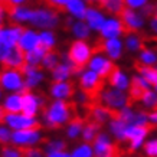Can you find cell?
Masks as SVG:
<instances>
[{
  "mask_svg": "<svg viewBox=\"0 0 157 157\" xmlns=\"http://www.w3.org/2000/svg\"><path fill=\"white\" fill-rule=\"evenodd\" d=\"M43 118L49 128H61L65 123L69 121L74 114H78V104L67 102L63 100H56L52 104L42 108Z\"/></svg>",
  "mask_w": 157,
  "mask_h": 157,
  "instance_id": "1",
  "label": "cell"
},
{
  "mask_svg": "<svg viewBox=\"0 0 157 157\" xmlns=\"http://www.w3.org/2000/svg\"><path fill=\"white\" fill-rule=\"evenodd\" d=\"M91 56H92V49L90 48V45L84 42L82 39L75 40L71 43L69 51H68V58L72 62L74 67V75L75 74H81L84 71V68L86 67V63L90 62Z\"/></svg>",
  "mask_w": 157,
  "mask_h": 157,
  "instance_id": "2",
  "label": "cell"
},
{
  "mask_svg": "<svg viewBox=\"0 0 157 157\" xmlns=\"http://www.w3.org/2000/svg\"><path fill=\"white\" fill-rule=\"evenodd\" d=\"M79 86H81V91H84L90 97L92 102L98 104V97L105 88V79L101 78L97 72L86 71L82 72L79 76Z\"/></svg>",
  "mask_w": 157,
  "mask_h": 157,
  "instance_id": "3",
  "label": "cell"
},
{
  "mask_svg": "<svg viewBox=\"0 0 157 157\" xmlns=\"http://www.w3.org/2000/svg\"><path fill=\"white\" fill-rule=\"evenodd\" d=\"M0 86L3 88V91H10V92H23L28 90L25 86L23 74L16 68L0 69Z\"/></svg>",
  "mask_w": 157,
  "mask_h": 157,
  "instance_id": "4",
  "label": "cell"
},
{
  "mask_svg": "<svg viewBox=\"0 0 157 157\" xmlns=\"http://www.w3.org/2000/svg\"><path fill=\"white\" fill-rule=\"evenodd\" d=\"M56 10L52 9H36L32 10L29 22L33 25L35 28H40V29H52L56 28L59 23V16H58Z\"/></svg>",
  "mask_w": 157,
  "mask_h": 157,
  "instance_id": "5",
  "label": "cell"
},
{
  "mask_svg": "<svg viewBox=\"0 0 157 157\" xmlns=\"http://www.w3.org/2000/svg\"><path fill=\"white\" fill-rule=\"evenodd\" d=\"M120 22H121V26H123V35H130L133 32H137L138 29L143 26V16L141 13H137L134 12L133 7H128V6L124 5V7L120 10Z\"/></svg>",
  "mask_w": 157,
  "mask_h": 157,
  "instance_id": "6",
  "label": "cell"
},
{
  "mask_svg": "<svg viewBox=\"0 0 157 157\" xmlns=\"http://www.w3.org/2000/svg\"><path fill=\"white\" fill-rule=\"evenodd\" d=\"M98 104H102L105 107L115 109H121L124 107H128V98L121 90H113V88H107L105 86L102 92L98 97Z\"/></svg>",
  "mask_w": 157,
  "mask_h": 157,
  "instance_id": "7",
  "label": "cell"
},
{
  "mask_svg": "<svg viewBox=\"0 0 157 157\" xmlns=\"http://www.w3.org/2000/svg\"><path fill=\"white\" fill-rule=\"evenodd\" d=\"M6 125L12 130H23V128H40V123L32 115H26L20 113H6L5 120Z\"/></svg>",
  "mask_w": 157,
  "mask_h": 157,
  "instance_id": "8",
  "label": "cell"
},
{
  "mask_svg": "<svg viewBox=\"0 0 157 157\" xmlns=\"http://www.w3.org/2000/svg\"><path fill=\"white\" fill-rule=\"evenodd\" d=\"M92 143H94L92 151L95 153V156L113 157V156H120V154L123 153L118 144L111 143V141H109V137L105 133H98Z\"/></svg>",
  "mask_w": 157,
  "mask_h": 157,
  "instance_id": "9",
  "label": "cell"
},
{
  "mask_svg": "<svg viewBox=\"0 0 157 157\" xmlns=\"http://www.w3.org/2000/svg\"><path fill=\"white\" fill-rule=\"evenodd\" d=\"M40 131L39 128H23V130H14L12 133L10 141L13 146L17 147H30L40 141Z\"/></svg>",
  "mask_w": 157,
  "mask_h": 157,
  "instance_id": "10",
  "label": "cell"
},
{
  "mask_svg": "<svg viewBox=\"0 0 157 157\" xmlns=\"http://www.w3.org/2000/svg\"><path fill=\"white\" fill-rule=\"evenodd\" d=\"M148 90V82L144 79L143 76L134 75L133 79H131V84H130V98H128V107L134 104V102H138L141 101L144 92Z\"/></svg>",
  "mask_w": 157,
  "mask_h": 157,
  "instance_id": "11",
  "label": "cell"
},
{
  "mask_svg": "<svg viewBox=\"0 0 157 157\" xmlns=\"http://www.w3.org/2000/svg\"><path fill=\"white\" fill-rule=\"evenodd\" d=\"M20 72H22L25 76V86H26L28 90L35 88V86L39 85V84L43 81V72L40 71L38 67L29 65L26 62H25L23 67L20 68Z\"/></svg>",
  "mask_w": 157,
  "mask_h": 157,
  "instance_id": "12",
  "label": "cell"
},
{
  "mask_svg": "<svg viewBox=\"0 0 157 157\" xmlns=\"http://www.w3.org/2000/svg\"><path fill=\"white\" fill-rule=\"evenodd\" d=\"M90 69L91 71L97 72L98 75L101 76V78H104V79H107L108 78V75L111 74V71L114 69V63L113 62H109L108 59H105V58L100 56L98 53H95V56L91 58L90 59Z\"/></svg>",
  "mask_w": 157,
  "mask_h": 157,
  "instance_id": "13",
  "label": "cell"
},
{
  "mask_svg": "<svg viewBox=\"0 0 157 157\" xmlns=\"http://www.w3.org/2000/svg\"><path fill=\"white\" fill-rule=\"evenodd\" d=\"M3 68H16V69H20V68L25 65V51L14 45L12 46L7 53V56L0 62Z\"/></svg>",
  "mask_w": 157,
  "mask_h": 157,
  "instance_id": "14",
  "label": "cell"
},
{
  "mask_svg": "<svg viewBox=\"0 0 157 157\" xmlns=\"http://www.w3.org/2000/svg\"><path fill=\"white\" fill-rule=\"evenodd\" d=\"M39 108H40L39 97L32 94L29 90L23 91V92H22V113L26 115L35 117Z\"/></svg>",
  "mask_w": 157,
  "mask_h": 157,
  "instance_id": "15",
  "label": "cell"
},
{
  "mask_svg": "<svg viewBox=\"0 0 157 157\" xmlns=\"http://www.w3.org/2000/svg\"><path fill=\"white\" fill-rule=\"evenodd\" d=\"M75 94V86L71 82L67 81H55L51 86V95L56 100H65L71 98Z\"/></svg>",
  "mask_w": 157,
  "mask_h": 157,
  "instance_id": "16",
  "label": "cell"
},
{
  "mask_svg": "<svg viewBox=\"0 0 157 157\" xmlns=\"http://www.w3.org/2000/svg\"><path fill=\"white\" fill-rule=\"evenodd\" d=\"M23 30H25V28H22L20 25H10L9 28L2 29V32H0V40L12 48L14 45H17L20 35H22Z\"/></svg>",
  "mask_w": 157,
  "mask_h": 157,
  "instance_id": "17",
  "label": "cell"
},
{
  "mask_svg": "<svg viewBox=\"0 0 157 157\" xmlns=\"http://www.w3.org/2000/svg\"><path fill=\"white\" fill-rule=\"evenodd\" d=\"M38 45H39V35L36 32H33V30H30V29H25L23 32H22V35H20L17 46L22 51L28 52L30 49L36 48Z\"/></svg>",
  "mask_w": 157,
  "mask_h": 157,
  "instance_id": "18",
  "label": "cell"
},
{
  "mask_svg": "<svg viewBox=\"0 0 157 157\" xmlns=\"http://www.w3.org/2000/svg\"><path fill=\"white\" fill-rule=\"evenodd\" d=\"M134 68L141 74V76L148 84H151L157 90V69L156 68H151L150 65H146V63H143V62H140V61L134 62Z\"/></svg>",
  "mask_w": 157,
  "mask_h": 157,
  "instance_id": "19",
  "label": "cell"
},
{
  "mask_svg": "<svg viewBox=\"0 0 157 157\" xmlns=\"http://www.w3.org/2000/svg\"><path fill=\"white\" fill-rule=\"evenodd\" d=\"M101 30V36L105 39H111V38H117L121 32H123V26H121V22L120 20H105Z\"/></svg>",
  "mask_w": 157,
  "mask_h": 157,
  "instance_id": "20",
  "label": "cell"
},
{
  "mask_svg": "<svg viewBox=\"0 0 157 157\" xmlns=\"http://www.w3.org/2000/svg\"><path fill=\"white\" fill-rule=\"evenodd\" d=\"M86 123L85 117H82L79 113L78 114H74L69 118V121H68V137L69 138H76L78 136H79V133L82 131V128H84V124Z\"/></svg>",
  "mask_w": 157,
  "mask_h": 157,
  "instance_id": "21",
  "label": "cell"
},
{
  "mask_svg": "<svg viewBox=\"0 0 157 157\" xmlns=\"http://www.w3.org/2000/svg\"><path fill=\"white\" fill-rule=\"evenodd\" d=\"M7 16H9V19L12 22H16V23H22V22H29V17H30V13H32V10L26 7V6H13L10 10L6 12Z\"/></svg>",
  "mask_w": 157,
  "mask_h": 157,
  "instance_id": "22",
  "label": "cell"
},
{
  "mask_svg": "<svg viewBox=\"0 0 157 157\" xmlns=\"http://www.w3.org/2000/svg\"><path fill=\"white\" fill-rule=\"evenodd\" d=\"M3 108L6 113H20L22 111V92H12L3 100Z\"/></svg>",
  "mask_w": 157,
  "mask_h": 157,
  "instance_id": "23",
  "label": "cell"
},
{
  "mask_svg": "<svg viewBox=\"0 0 157 157\" xmlns=\"http://www.w3.org/2000/svg\"><path fill=\"white\" fill-rule=\"evenodd\" d=\"M46 51H48V49L39 43L36 48L30 49V51H28V52H25V62L29 63V65L38 67L39 63L42 62V58H43V55L46 53Z\"/></svg>",
  "mask_w": 157,
  "mask_h": 157,
  "instance_id": "24",
  "label": "cell"
},
{
  "mask_svg": "<svg viewBox=\"0 0 157 157\" xmlns=\"http://www.w3.org/2000/svg\"><path fill=\"white\" fill-rule=\"evenodd\" d=\"M108 82H109V85L115 86V88H118V90H125V88L128 86L127 76L120 71L118 67H114V69L111 71V74L108 75Z\"/></svg>",
  "mask_w": 157,
  "mask_h": 157,
  "instance_id": "25",
  "label": "cell"
},
{
  "mask_svg": "<svg viewBox=\"0 0 157 157\" xmlns=\"http://www.w3.org/2000/svg\"><path fill=\"white\" fill-rule=\"evenodd\" d=\"M84 19L86 20V23H88L90 28L95 29V30H100L105 22L104 16H102L98 10L94 9V7H92V9H86V13H85V17H84Z\"/></svg>",
  "mask_w": 157,
  "mask_h": 157,
  "instance_id": "26",
  "label": "cell"
},
{
  "mask_svg": "<svg viewBox=\"0 0 157 157\" xmlns=\"http://www.w3.org/2000/svg\"><path fill=\"white\" fill-rule=\"evenodd\" d=\"M146 38H144L143 35H138L137 32H133V33L127 35V49L131 51V52H136V51H141V49L146 48Z\"/></svg>",
  "mask_w": 157,
  "mask_h": 157,
  "instance_id": "27",
  "label": "cell"
},
{
  "mask_svg": "<svg viewBox=\"0 0 157 157\" xmlns=\"http://www.w3.org/2000/svg\"><path fill=\"white\" fill-rule=\"evenodd\" d=\"M67 10L78 19H84L86 13V6L82 0H68L67 3Z\"/></svg>",
  "mask_w": 157,
  "mask_h": 157,
  "instance_id": "28",
  "label": "cell"
},
{
  "mask_svg": "<svg viewBox=\"0 0 157 157\" xmlns=\"http://www.w3.org/2000/svg\"><path fill=\"white\" fill-rule=\"evenodd\" d=\"M100 128H101V125H98L97 123L86 121V125L82 128V138H84V141L85 143H92L95 136L100 133Z\"/></svg>",
  "mask_w": 157,
  "mask_h": 157,
  "instance_id": "29",
  "label": "cell"
},
{
  "mask_svg": "<svg viewBox=\"0 0 157 157\" xmlns=\"http://www.w3.org/2000/svg\"><path fill=\"white\" fill-rule=\"evenodd\" d=\"M40 63H42V67L45 68V69L52 71L53 68L59 63V53H58L56 51H53V49H49V51H46V53L43 55Z\"/></svg>",
  "mask_w": 157,
  "mask_h": 157,
  "instance_id": "30",
  "label": "cell"
},
{
  "mask_svg": "<svg viewBox=\"0 0 157 157\" xmlns=\"http://www.w3.org/2000/svg\"><path fill=\"white\" fill-rule=\"evenodd\" d=\"M124 5H125L124 0H102L98 9H102L111 14H118L120 10L124 7Z\"/></svg>",
  "mask_w": 157,
  "mask_h": 157,
  "instance_id": "31",
  "label": "cell"
},
{
  "mask_svg": "<svg viewBox=\"0 0 157 157\" xmlns=\"http://www.w3.org/2000/svg\"><path fill=\"white\" fill-rule=\"evenodd\" d=\"M72 32L75 35L78 39H86L90 36V26L86 23H84L82 20L79 22H75V23L72 25Z\"/></svg>",
  "mask_w": 157,
  "mask_h": 157,
  "instance_id": "32",
  "label": "cell"
},
{
  "mask_svg": "<svg viewBox=\"0 0 157 157\" xmlns=\"http://www.w3.org/2000/svg\"><path fill=\"white\" fill-rule=\"evenodd\" d=\"M111 131L114 134L115 137L118 138V140H124V131H125V127H127V124L124 123L123 120L120 118H114L111 120Z\"/></svg>",
  "mask_w": 157,
  "mask_h": 157,
  "instance_id": "33",
  "label": "cell"
},
{
  "mask_svg": "<svg viewBox=\"0 0 157 157\" xmlns=\"http://www.w3.org/2000/svg\"><path fill=\"white\" fill-rule=\"evenodd\" d=\"M42 5H45L46 7L52 10H56L58 13L67 12V3L68 0H39Z\"/></svg>",
  "mask_w": 157,
  "mask_h": 157,
  "instance_id": "34",
  "label": "cell"
},
{
  "mask_svg": "<svg viewBox=\"0 0 157 157\" xmlns=\"http://www.w3.org/2000/svg\"><path fill=\"white\" fill-rule=\"evenodd\" d=\"M141 101H143V104L146 105L148 109H153V111H156L157 109V94L156 92L147 90L146 92H144Z\"/></svg>",
  "mask_w": 157,
  "mask_h": 157,
  "instance_id": "35",
  "label": "cell"
},
{
  "mask_svg": "<svg viewBox=\"0 0 157 157\" xmlns=\"http://www.w3.org/2000/svg\"><path fill=\"white\" fill-rule=\"evenodd\" d=\"M39 43L42 45V46H45V48L48 49H53V46H55V35L52 33V32H42V33L39 35Z\"/></svg>",
  "mask_w": 157,
  "mask_h": 157,
  "instance_id": "36",
  "label": "cell"
},
{
  "mask_svg": "<svg viewBox=\"0 0 157 157\" xmlns=\"http://www.w3.org/2000/svg\"><path fill=\"white\" fill-rule=\"evenodd\" d=\"M140 62H143L146 65H153L157 62V55L150 49L144 48L141 49V55H140Z\"/></svg>",
  "mask_w": 157,
  "mask_h": 157,
  "instance_id": "37",
  "label": "cell"
},
{
  "mask_svg": "<svg viewBox=\"0 0 157 157\" xmlns=\"http://www.w3.org/2000/svg\"><path fill=\"white\" fill-rule=\"evenodd\" d=\"M92 148H91V146H88V144H82L81 147H78L74 150V153H72L71 156L74 157H90L92 156Z\"/></svg>",
  "mask_w": 157,
  "mask_h": 157,
  "instance_id": "38",
  "label": "cell"
},
{
  "mask_svg": "<svg viewBox=\"0 0 157 157\" xmlns=\"http://www.w3.org/2000/svg\"><path fill=\"white\" fill-rule=\"evenodd\" d=\"M2 154H3L5 157H20V156H23L20 147H9V146H6V144H3Z\"/></svg>",
  "mask_w": 157,
  "mask_h": 157,
  "instance_id": "39",
  "label": "cell"
},
{
  "mask_svg": "<svg viewBox=\"0 0 157 157\" xmlns=\"http://www.w3.org/2000/svg\"><path fill=\"white\" fill-rule=\"evenodd\" d=\"M65 148H67V143H63V141H48L46 143V153L63 151Z\"/></svg>",
  "mask_w": 157,
  "mask_h": 157,
  "instance_id": "40",
  "label": "cell"
},
{
  "mask_svg": "<svg viewBox=\"0 0 157 157\" xmlns=\"http://www.w3.org/2000/svg\"><path fill=\"white\" fill-rule=\"evenodd\" d=\"M144 153L147 156L157 157V140H153V141H148L144 144Z\"/></svg>",
  "mask_w": 157,
  "mask_h": 157,
  "instance_id": "41",
  "label": "cell"
},
{
  "mask_svg": "<svg viewBox=\"0 0 157 157\" xmlns=\"http://www.w3.org/2000/svg\"><path fill=\"white\" fill-rule=\"evenodd\" d=\"M12 138V131L9 130V127H0V144H7Z\"/></svg>",
  "mask_w": 157,
  "mask_h": 157,
  "instance_id": "42",
  "label": "cell"
},
{
  "mask_svg": "<svg viewBox=\"0 0 157 157\" xmlns=\"http://www.w3.org/2000/svg\"><path fill=\"white\" fill-rule=\"evenodd\" d=\"M141 16H146V17H150L154 14V5H150V3H146V5L141 6V10H140Z\"/></svg>",
  "mask_w": 157,
  "mask_h": 157,
  "instance_id": "43",
  "label": "cell"
},
{
  "mask_svg": "<svg viewBox=\"0 0 157 157\" xmlns=\"http://www.w3.org/2000/svg\"><path fill=\"white\" fill-rule=\"evenodd\" d=\"M26 0H6V2H3L2 3V6H3V10L5 12H7V10H10L13 6H17V5H22V3H25Z\"/></svg>",
  "mask_w": 157,
  "mask_h": 157,
  "instance_id": "44",
  "label": "cell"
},
{
  "mask_svg": "<svg viewBox=\"0 0 157 157\" xmlns=\"http://www.w3.org/2000/svg\"><path fill=\"white\" fill-rule=\"evenodd\" d=\"M147 2L148 0H124L125 6H128V7H141Z\"/></svg>",
  "mask_w": 157,
  "mask_h": 157,
  "instance_id": "45",
  "label": "cell"
},
{
  "mask_svg": "<svg viewBox=\"0 0 157 157\" xmlns=\"http://www.w3.org/2000/svg\"><path fill=\"white\" fill-rule=\"evenodd\" d=\"M9 51H10V46H7L6 43H3L2 40H0V62L3 61L6 56H7Z\"/></svg>",
  "mask_w": 157,
  "mask_h": 157,
  "instance_id": "46",
  "label": "cell"
},
{
  "mask_svg": "<svg viewBox=\"0 0 157 157\" xmlns=\"http://www.w3.org/2000/svg\"><path fill=\"white\" fill-rule=\"evenodd\" d=\"M46 156H49V157H68V156H71V154H68V153L63 150V151H51V153H46Z\"/></svg>",
  "mask_w": 157,
  "mask_h": 157,
  "instance_id": "47",
  "label": "cell"
},
{
  "mask_svg": "<svg viewBox=\"0 0 157 157\" xmlns=\"http://www.w3.org/2000/svg\"><path fill=\"white\" fill-rule=\"evenodd\" d=\"M148 115V121H151V123L157 124V109L154 111V113H151V114H147Z\"/></svg>",
  "mask_w": 157,
  "mask_h": 157,
  "instance_id": "48",
  "label": "cell"
},
{
  "mask_svg": "<svg viewBox=\"0 0 157 157\" xmlns=\"http://www.w3.org/2000/svg\"><path fill=\"white\" fill-rule=\"evenodd\" d=\"M151 29L154 32H157V14H153V19H151Z\"/></svg>",
  "mask_w": 157,
  "mask_h": 157,
  "instance_id": "49",
  "label": "cell"
},
{
  "mask_svg": "<svg viewBox=\"0 0 157 157\" xmlns=\"http://www.w3.org/2000/svg\"><path fill=\"white\" fill-rule=\"evenodd\" d=\"M5 114H6V111H5V108H3V105H0V123H3Z\"/></svg>",
  "mask_w": 157,
  "mask_h": 157,
  "instance_id": "50",
  "label": "cell"
},
{
  "mask_svg": "<svg viewBox=\"0 0 157 157\" xmlns=\"http://www.w3.org/2000/svg\"><path fill=\"white\" fill-rule=\"evenodd\" d=\"M3 13H5V10H3V6L0 3V23H2V20H3Z\"/></svg>",
  "mask_w": 157,
  "mask_h": 157,
  "instance_id": "51",
  "label": "cell"
},
{
  "mask_svg": "<svg viewBox=\"0 0 157 157\" xmlns=\"http://www.w3.org/2000/svg\"><path fill=\"white\" fill-rule=\"evenodd\" d=\"M2 97H3V88L0 86V100H2Z\"/></svg>",
  "mask_w": 157,
  "mask_h": 157,
  "instance_id": "52",
  "label": "cell"
},
{
  "mask_svg": "<svg viewBox=\"0 0 157 157\" xmlns=\"http://www.w3.org/2000/svg\"><path fill=\"white\" fill-rule=\"evenodd\" d=\"M154 14H157V5H154Z\"/></svg>",
  "mask_w": 157,
  "mask_h": 157,
  "instance_id": "53",
  "label": "cell"
},
{
  "mask_svg": "<svg viewBox=\"0 0 157 157\" xmlns=\"http://www.w3.org/2000/svg\"><path fill=\"white\" fill-rule=\"evenodd\" d=\"M3 2H6V0H0V3H3Z\"/></svg>",
  "mask_w": 157,
  "mask_h": 157,
  "instance_id": "54",
  "label": "cell"
},
{
  "mask_svg": "<svg viewBox=\"0 0 157 157\" xmlns=\"http://www.w3.org/2000/svg\"><path fill=\"white\" fill-rule=\"evenodd\" d=\"M0 32H2V28H0Z\"/></svg>",
  "mask_w": 157,
  "mask_h": 157,
  "instance_id": "55",
  "label": "cell"
}]
</instances>
